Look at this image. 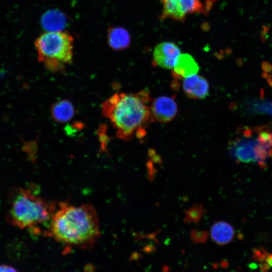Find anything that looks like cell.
<instances>
[{
    "mask_svg": "<svg viewBox=\"0 0 272 272\" xmlns=\"http://www.w3.org/2000/svg\"><path fill=\"white\" fill-rule=\"evenodd\" d=\"M163 9L161 19L170 18L183 22L188 15L205 14L210 8L206 7L200 0H161Z\"/></svg>",
    "mask_w": 272,
    "mask_h": 272,
    "instance_id": "5b68a950",
    "label": "cell"
},
{
    "mask_svg": "<svg viewBox=\"0 0 272 272\" xmlns=\"http://www.w3.org/2000/svg\"><path fill=\"white\" fill-rule=\"evenodd\" d=\"M0 272H18L13 267L6 264L0 265Z\"/></svg>",
    "mask_w": 272,
    "mask_h": 272,
    "instance_id": "d6986e66",
    "label": "cell"
},
{
    "mask_svg": "<svg viewBox=\"0 0 272 272\" xmlns=\"http://www.w3.org/2000/svg\"><path fill=\"white\" fill-rule=\"evenodd\" d=\"M152 163L151 162H149L147 163V167L148 169L149 170V178L151 180L153 179L154 176L155 175V170L153 167L152 166Z\"/></svg>",
    "mask_w": 272,
    "mask_h": 272,
    "instance_id": "7402d4cb",
    "label": "cell"
},
{
    "mask_svg": "<svg viewBox=\"0 0 272 272\" xmlns=\"http://www.w3.org/2000/svg\"><path fill=\"white\" fill-rule=\"evenodd\" d=\"M100 235L98 215L92 206L59 203L51 220L49 236L67 246L90 248Z\"/></svg>",
    "mask_w": 272,
    "mask_h": 272,
    "instance_id": "6da1fadb",
    "label": "cell"
},
{
    "mask_svg": "<svg viewBox=\"0 0 272 272\" xmlns=\"http://www.w3.org/2000/svg\"><path fill=\"white\" fill-rule=\"evenodd\" d=\"M235 231L233 227L225 221H218L215 223L211 230V236L212 240L220 245H226L233 239Z\"/></svg>",
    "mask_w": 272,
    "mask_h": 272,
    "instance_id": "4fadbf2b",
    "label": "cell"
},
{
    "mask_svg": "<svg viewBox=\"0 0 272 272\" xmlns=\"http://www.w3.org/2000/svg\"><path fill=\"white\" fill-rule=\"evenodd\" d=\"M262 69L264 73H270L272 71V64L268 62L264 61L261 65Z\"/></svg>",
    "mask_w": 272,
    "mask_h": 272,
    "instance_id": "ffe728a7",
    "label": "cell"
},
{
    "mask_svg": "<svg viewBox=\"0 0 272 272\" xmlns=\"http://www.w3.org/2000/svg\"><path fill=\"white\" fill-rule=\"evenodd\" d=\"M249 108L254 112L272 115V101L253 102L249 105Z\"/></svg>",
    "mask_w": 272,
    "mask_h": 272,
    "instance_id": "2e32d148",
    "label": "cell"
},
{
    "mask_svg": "<svg viewBox=\"0 0 272 272\" xmlns=\"http://www.w3.org/2000/svg\"><path fill=\"white\" fill-rule=\"evenodd\" d=\"M150 111L152 118L165 123L172 120L175 117L178 106L174 98L161 96L152 101Z\"/></svg>",
    "mask_w": 272,
    "mask_h": 272,
    "instance_id": "ba28073f",
    "label": "cell"
},
{
    "mask_svg": "<svg viewBox=\"0 0 272 272\" xmlns=\"http://www.w3.org/2000/svg\"><path fill=\"white\" fill-rule=\"evenodd\" d=\"M208 236V233L207 231H197L192 230L191 232V239L196 243H203L206 242Z\"/></svg>",
    "mask_w": 272,
    "mask_h": 272,
    "instance_id": "e0dca14e",
    "label": "cell"
},
{
    "mask_svg": "<svg viewBox=\"0 0 272 272\" xmlns=\"http://www.w3.org/2000/svg\"><path fill=\"white\" fill-rule=\"evenodd\" d=\"M199 69L197 63L191 55L181 53L172 69V75L176 79H185L197 74Z\"/></svg>",
    "mask_w": 272,
    "mask_h": 272,
    "instance_id": "30bf717a",
    "label": "cell"
},
{
    "mask_svg": "<svg viewBox=\"0 0 272 272\" xmlns=\"http://www.w3.org/2000/svg\"><path fill=\"white\" fill-rule=\"evenodd\" d=\"M151 100L147 90L137 93H116L103 102L102 113L115 129L118 138L129 141L135 135L141 139L152 119Z\"/></svg>",
    "mask_w": 272,
    "mask_h": 272,
    "instance_id": "7a4b0ae2",
    "label": "cell"
},
{
    "mask_svg": "<svg viewBox=\"0 0 272 272\" xmlns=\"http://www.w3.org/2000/svg\"><path fill=\"white\" fill-rule=\"evenodd\" d=\"M131 42L127 30L121 27H111L107 31V43L111 48L119 51L128 48Z\"/></svg>",
    "mask_w": 272,
    "mask_h": 272,
    "instance_id": "7c38bea8",
    "label": "cell"
},
{
    "mask_svg": "<svg viewBox=\"0 0 272 272\" xmlns=\"http://www.w3.org/2000/svg\"><path fill=\"white\" fill-rule=\"evenodd\" d=\"M181 53L179 47L175 43L162 42L158 44L154 49L153 61L155 64L162 68L171 70Z\"/></svg>",
    "mask_w": 272,
    "mask_h": 272,
    "instance_id": "52a82bcc",
    "label": "cell"
},
{
    "mask_svg": "<svg viewBox=\"0 0 272 272\" xmlns=\"http://www.w3.org/2000/svg\"><path fill=\"white\" fill-rule=\"evenodd\" d=\"M269 29V26L267 25V26H263L262 31H261V33L260 35H261V39L263 41H265L267 39V33H268Z\"/></svg>",
    "mask_w": 272,
    "mask_h": 272,
    "instance_id": "44dd1931",
    "label": "cell"
},
{
    "mask_svg": "<svg viewBox=\"0 0 272 272\" xmlns=\"http://www.w3.org/2000/svg\"><path fill=\"white\" fill-rule=\"evenodd\" d=\"M244 138L233 141L229 146L231 156L236 161L257 163L256 148L257 139L252 138V131L244 132Z\"/></svg>",
    "mask_w": 272,
    "mask_h": 272,
    "instance_id": "8992f818",
    "label": "cell"
},
{
    "mask_svg": "<svg viewBox=\"0 0 272 272\" xmlns=\"http://www.w3.org/2000/svg\"><path fill=\"white\" fill-rule=\"evenodd\" d=\"M259 266L263 272H267L272 268V253L266 251L263 260L260 262Z\"/></svg>",
    "mask_w": 272,
    "mask_h": 272,
    "instance_id": "ac0fdd59",
    "label": "cell"
},
{
    "mask_svg": "<svg viewBox=\"0 0 272 272\" xmlns=\"http://www.w3.org/2000/svg\"><path fill=\"white\" fill-rule=\"evenodd\" d=\"M10 209L6 216L8 222L21 229L27 228L34 234L42 232L41 227L49 235L56 204L32 193L30 190L17 187L9 196Z\"/></svg>",
    "mask_w": 272,
    "mask_h": 272,
    "instance_id": "3957f363",
    "label": "cell"
},
{
    "mask_svg": "<svg viewBox=\"0 0 272 272\" xmlns=\"http://www.w3.org/2000/svg\"><path fill=\"white\" fill-rule=\"evenodd\" d=\"M183 90L191 99H203L209 93V84L207 79L197 74L184 79Z\"/></svg>",
    "mask_w": 272,
    "mask_h": 272,
    "instance_id": "9c48e42d",
    "label": "cell"
},
{
    "mask_svg": "<svg viewBox=\"0 0 272 272\" xmlns=\"http://www.w3.org/2000/svg\"><path fill=\"white\" fill-rule=\"evenodd\" d=\"M206 212L201 205L196 204L185 211L184 222L186 223H197Z\"/></svg>",
    "mask_w": 272,
    "mask_h": 272,
    "instance_id": "9a60e30c",
    "label": "cell"
},
{
    "mask_svg": "<svg viewBox=\"0 0 272 272\" xmlns=\"http://www.w3.org/2000/svg\"><path fill=\"white\" fill-rule=\"evenodd\" d=\"M41 25L46 32L61 31L67 24L66 16L57 10H50L41 19Z\"/></svg>",
    "mask_w": 272,
    "mask_h": 272,
    "instance_id": "8fae6325",
    "label": "cell"
},
{
    "mask_svg": "<svg viewBox=\"0 0 272 272\" xmlns=\"http://www.w3.org/2000/svg\"><path fill=\"white\" fill-rule=\"evenodd\" d=\"M73 36L68 32H45L35 41L38 59L53 73H64L73 57Z\"/></svg>",
    "mask_w": 272,
    "mask_h": 272,
    "instance_id": "277c9868",
    "label": "cell"
},
{
    "mask_svg": "<svg viewBox=\"0 0 272 272\" xmlns=\"http://www.w3.org/2000/svg\"><path fill=\"white\" fill-rule=\"evenodd\" d=\"M50 112L53 120L59 123L70 121L75 114L73 104L67 100H61L55 102L51 107Z\"/></svg>",
    "mask_w": 272,
    "mask_h": 272,
    "instance_id": "5bb4252c",
    "label": "cell"
}]
</instances>
